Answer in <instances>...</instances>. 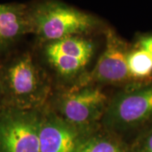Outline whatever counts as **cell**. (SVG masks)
I'll return each instance as SVG.
<instances>
[{
	"instance_id": "52a82bcc",
	"label": "cell",
	"mask_w": 152,
	"mask_h": 152,
	"mask_svg": "<svg viewBox=\"0 0 152 152\" xmlns=\"http://www.w3.org/2000/svg\"><path fill=\"white\" fill-rule=\"evenodd\" d=\"M105 48L92 70L72 85H106L130 87L127 56L130 46L111 28L105 31Z\"/></svg>"
},
{
	"instance_id": "7c38bea8",
	"label": "cell",
	"mask_w": 152,
	"mask_h": 152,
	"mask_svg": "<svg viewBox=\"0 0 152 152\" xmlns=\"http://www.w3.org/2000/svg\"><path fill=\"white\" fill-rule=\"evenodd\" d=\"M134 45L146 51L152 58V33L140 34L136 38Z\"/></svg>"
},
{
	"instance_id": "30bf717a",
	"label": "cell",
	"mask_w": 152,
	"mask_h": 152,
	"mask_svg": "<svg viewBox=\"0 0 152 152\" xmlns=\"http://www.w3.org/2000/svg\"><path fill=\"white\" fill-rule=\"evenodd\" d=\"M127 63L132 82L130 87L152 83V58L146 51L135 45L130 47L127 56Z\"/></svg>"
},
{
	"instance_id": "5b68a950",
	"label": "cell",
	"mask_w": 152,
	"mask_h": 152,
	"mask_svg": "<svg viewBox=\"0 0 152 152\" xmlns=\"http://www.w3.org/2000/svg\"><path fill=\"white\" fill-rule=\"evenodd\" d=\"M109 99L96 85H71L55 99L56 113L78 128L90 130L101 121Z\"/></svg>"
},
{
	"instance_id": "9c48e42d",
	"label": "cell",
	"mask_w": 152,
	"mask_h": 152,
	"mask_svg": "<svg viewBox=\"0 0 152 152\" xmlns=\"http://www.w3.org/2000/svg\"><path fill=\"white\" fill-rule=\"evenodd\" d=\"M31 33L28 5L0 4V55L7 52L22 37Z\"/></svg>"
},
{
	"instance_id": "ba28073f",
	"label": "cell",
	"mask_w": 152,
	"mask_h": 152,
	"mask_svg": "<svg viewBox=\"0 0 152 152\" xmlns=\"http://www.w3.org/2000/svg\"><path fill=\"white\" fill-rule=\"evenodd\" d=\"M89 131L71 124L54 111L41 112L39 152H78Z\"/></svg>"
},
{
	"instance_id": "277c9868",
	"label": "cell",
	"mask_w": 152,
	"mask_h": 152,
	"mask_svg": "<svg viewBox=\"0 0 152 152\" xmlns=\"http://www.w3.org/2000/svg\"><path fill=\"white\" fill-rule=\"evenodd\" d=\"M42 60L58 79L66 83L78 80L94 56L95 46L84 36H72L41 44Z\"/></svg>"
},
{
	"instance_id": "6da1fadb",
	"label": "cell",
	"mask_w": 152,
	"mask_h": 152,
	"mask_svg": "<svg viewBox=\"0 0 152 152\" xmlns=\"http://www.w3.org/2000/svg\"><path fill=\"white\" fill-rule=\"evenodd\" d=\"M5 106L40 109L50 96L51 77L33 53L24 52L0 64Z\"/></svg>"
},
{
	"instance_id": "5bb4252c",
	"label": "cell",
	"mask_w": 152,
	"mask_h": 152,
	"mask_svg": "<svg viewBox=\"0 0 152 152\" xmlns=\"http://www.w3.org/2000/svg\"><path fill=\"white\" fill-rule=\"evenodd\" d=\"M5 106L4 104V95L2 81H1V71H0V108L3 107Z\"/></svg>"
},
{
	"instance_id": "7a4b0ae2",
	"label": "cell",
	"mask_w": 152,
	"mask_h": 152,
	"mask_svg": "<svg viewBox=\"0 0 152 152\" xmlns=\"http://www.w3.org/2000/svg\"><path fill=\"white\" fill-rule=\"evenodd\" d=\"M32 34L39 44L84 36L102 26L100 19L59 0H39L28 6Z\"/></svg>"
},
{
	"instance_id": "3957f363",
	"label": "cell",
	"mask_w": 152,
	"mask_h": 152,
	"mask_svg": "<svg viewBox=\"0 0 152 152\" xmlns=\"http://www.w3.org/2000/svg\"><path fill=\"white\" fill-rule=\"evenodd\" d=\"M152 121V83L125 87L109 101L102 123L111 132H125Z\"/></svg>"
},
{
	"instance_id": "8fae6325",
	"label": "cell",
	"mask_w": 152,
	"mask_h": 152,
	"mask_svg": "<svg viewBox=\"0 0 152 152\" xmlns=\"http://www.w3.org/2000/svg\"><path fill=\"white\" fill-rule=\"evenodd\" d=\"M78 152H128L126 148L113 138L105 136H89Z\"/></svg>"
},
{
	"instance_id": "4fadbf2b",
	"label": "cell",
	"mask_w": 152,
	"mask_h": 152,
	"mask_svg": "<svg viewBox=\"0 0 152 152\" xmlns=\"http://www.w3.org/2000/svg\"><path fill=\"white\" fill-rule=\"evenodd\" d=\"M135 152H152V128L142 137Z\"/></svg>"
},
{
	"instance_id": "8992f818",
	"label": "cell",
	"mask_w": 152,
	"mask_h": 152,
	"mask_svg": "<svg viewBox=\"0 0 152 152\" xmlns=\"http://www.w3.org/2000/svg\"><path fill=\"white\" fill-rule=\"evenodd\" d=\"M39 109L0 108V152H39Z\"/></svg>"
}]
</instances>
